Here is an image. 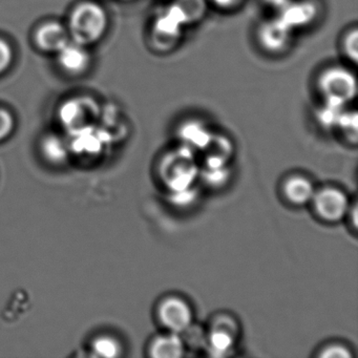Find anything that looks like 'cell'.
Returning <instances> with one entry per match:
<instances>
[{
  "mask_svg": "<svg viewBox=\"0 0 358 358\" xmlns=\"http://www.w3.org/2000/svg\"><path fill=\"white\" fill-rule=\"evenodd\" d=\"M278 10V17L293 31L309 27L318 14L317 7L311 0H290Z\"/></svg>",
  "mask_w": 358,
  "mask_h": 358,
  "instance_id": "obj_9",
  "label": "cell"
},
{
  "mask_svg": "<svg viewBox=\"0 0 358 358\" xmlns=\"http://www.w3.org/2000/svg\"><path fill=\"white\" fill-rule=\"evenodd\" d=\"M14 60V51L11 45L5 39L0 38V75L5 74Z\"/></svg>",
  "mask_w": 358,
  "mask_h": 358,
  "instance_id": "obj_21",
  "label": "cell"
},
{
  "mask_svg": "<svg viewBox=\"0 0 358 358\" xmlns=\"http://www.w3.org/2000/svg\"><path fill=\"white\" fill-rule=\"evenodd\" d=\"M236 334L223 329L213 328L208 341L211 351L215 355H225L226 352L230 351L234 347Z\"/></svg>",
  "mask_w": 358,
  "mask_h": 358,
  "instance_id": "obj_17",
  "label": "cell"
},
{
  "mask_svg": "<svg viewBox=\"0 0 358 358\" xmlns=\"http://www.w3.org/2000/svg\"><path fill=\"white\" fill-rule=\"evenodd\" d=\"M66 28L73 43L91 47L106 35L108 28V13L99 3L85 1L74 8Z\"/></svg>",
  "mask_w": 358,
  "mask_h": 358,
  "instance_id": "obj_1",
  "label": "cell"
},
{
  "mask_svg": "<svg viewBox=\"0 0 358 358\" xmlns=\"http://www.w3.org/2000/svg\"><path fill=\"white\" fill-rule=\"evenodd\" d=\"M34 41L43 53L57 55L72 41L66 26L58 22H48L37 29Z\"/></svg>",
  "mask_w": 358,
  "mask_h": 358,
  "instance_id": "obj_8",
  "label": "cell"
},
{
  "mask_svg": "<svg viewBox=\"0 0 358 358\" xmlns=\"http://www.w3.org/2000/svg\"><path fill=\"white\" fill-rule=\"evenodd\" d=\"M183 22L171 5L157 15L150 31V47L158 53H169L181 43Z\"/></svg>",
  "mask_w": 358,
  "mask_h": 358,
  "instance_id": "obj_3",
  "label": "cell"
},
{
  "mask_svg": "<svg viewBox=\"0 0 358 358\" xmlns=\"http://www.w3.org/2000/svg\"><path fill=\"white\" fill-rule=\"evenodd\" d=\"M99 116V104L87 96L72 98L64 102L59 110L62 124L75 134L90 131Z\"/></svg>",
  "mask_w": 358,
  "mask_h": 358,
  "instance_id": "obj_4",
  "label": "cell"
},
{
  "mask_svg": "<svg viewBox=\"0 0 358 358\" xmlns=\"http://www.w3.org/2000/svg\"><path fill=\"white\" fill-rule=\"evenodd\" d=\"M91 351L97 357H118L121 355V345L117 339L110 335H100L94 339Z\"/></svg>",
  "mask_w": 358,
  "mask_h": 358,
  "instance_id": "obj_15",
  "label": "cell"
},
{
  "mask_svg": "<svg viewBox=\"0 0 358 358\" xmlns=\"http://www.w3.org/2000/svg\"><path fill=\"white\" fill-rule=\"evenodd\" d=\"M311 203L318 217L329 223L343 220L350 208L349 200L345 192L333 187L315 190Z\"/></svg>",
  "mask_w": 358,
  "mask_h": 358,
  "instance_id": "obj_5",
  "label": "cell"
},
{
  "mask_svg": "<svg viewBox=\"0 0 358 358\" xmlns=\"http://www.w3.org/2000/svg\"><path fill=\"white\" fill-rule=\"evenodd\" d=\"M317 87L324 100L345 104L355 99L357 81L355 75L343 66H332L320 73Z\"/></svg>",
  "mask_w": 358,
  "mask_h": 358,
  "instance_id": "obj_2",
  "label": "cell"
},
{
  "mask_svg": "<svg viewBox=\"0 0 358 358\" xmlns=\"http://www.w3.org/2000/svg\"><path fill=\"white\" fill-rule=\"evenodd\" d=\"M15 120L11 112L0 108V142L7 139L13 133Z\"/></svg>",
  "mask_w": 358,
  "mask_h": 358,
  "instance_id": "obj_20",
  "label": "cell"
},
{
  "mask_svg": "<svg viewBox=\"0 0 358 358\" xmlns=\"http://www.w3.org/2000/svg\"><path fill=\"white\" fill-rule=\"evenodd\" d=\"M184 341L177 333L156 337L148 347L150 355L155 358H179L184 355Z\"/></svg>",
  "mask_w": 358,
  "mask_h": 358,
  "instance_id": "obj_11",
  "label": "cell"
},
{
  "mask_svg": "<svg viewBox=\"0 0 358 358\" xmlns=\"http://www.w3.org/2000/svg\"><path fill=\"white\" fill-rule=\"evenodd\" d=\"M124 1H129V0H124Z\"/></svg>",
  "mask_w": 358,
  "mask_h": 358,
  "instance_id": "obj_25",
  "label": "cell"
},
{
  "mask_svg": "<svg viewBox=\"0 0 358 358\" xmlns=\"http://www.w3.org/2000/svg\"><path fill=\"white\" fill-rule=\"evenodd\" d=\"M180 135L190 145L200 148H206L213 137L208 129L199 121H188L182 125Z\"/></svg>",
  "mask_w": 358,
  "mask_h": 358,
  "instance_id": "obj_14",
  "label": "cell"
},
{
  "mask_svg": "<svg viewBox=\"0 0 358 358\" xmlns=\"http://www.w3.org/2000/svg\"><path fill=\"white\" fill-rule=\"evenodd\" d=\"M343 110H345V106L324 99V103L316 113V119L322 127L331 129L336 127Z\"/></svg>",
  "mask_w": 358,
  "mask_h": 358,
  "instance_id": "obj_16",
  "label": "cell"
},
{
  "mask_svg": "<svg viewBox=\"0 0 358 358\" xmlns=\"http://www.w3.org/2000/svg\"><path fill=\"white\" fill-rule=\"evenodd\" d=\"M264 3L270 7L276 8V9H280L284 7L287 3H289L290 0H263Z\"/></svg>",
  "mask_w": 358,
  "mask_h": 358,
  "instance_id": "obj_24",
  "label": "cell"
},
{
  "mask_svg": "<svg viewBox=\"0 0 358 358\" xmlns=\"http://www.w3.org/2000/svg\"><path fill=\"white\" fill-rule=\"evenodd\" d=\"M336 127H341V131L348 138L355 141L357 138V113L355 110L347 112L343 110Z\"/></svg>",
  "mask_w": 358,
  "mask_h": 358,
  "instance_id": "obj_18",
  "label": "cell"
},
{
  "mask_svg": "<svg viewBox=\"0 0 358 358\" xmlns=\"http://www.w3.org/2000/svg\"><path fill=\"white\" fill-rule=\"evenodd\" d=\"M215 7L222 10H234L240 7L244 0H210Z\"/></svg>",
  "mask_w": 358,
  "mask_h": 358,
  "instance_id": "obj_23",
  "label": "cell"
},
{
  "mask_svg": "<svg viewBox=\"0 0 358 358\" xmlns=\"http://www.w3.org/2000/svg\"><path fill=\"white\" fill-rule=\"evenodd\" d=\"M282 192L293 205H306L311 203L315 189L309 180L301 176H293L285 182Z\"/></svg>",
  "mask_w": 358,
  "mask_h": 358,
  "instance_id": "obj_12",
  "label": "cell"
},
{
  "mask_svg": "<svg viewBox=\"0 0 358 358\" xmlns=\"http://www.w3.org/2000/svg\"><path fill=\"white\" fill-rule=\"evenodd\" d=\"M291 30L280 18L266 20L257 30L259 45L270 54H280L286 51L292 41Z\"/></svg>",
  "mask_w": 358,
  "mask_h": 358,
  "instance_id": "obj_7",
  "label": "cell"
},
{
  "mask_svg": "<svg viewBox=\"0 0 358 358\" xmlns=\"http://www.w3.org/2000/svg\"><path fill=\"white\" fill-rule=\"evenodd\" d=\"M184 26L198 24L206 15L207 0H173L171 3Z\"/></svg>",
  "mask_w": 358,
  "mask_h": 358,
  "instance_id": "obj_13",
  "label": "cell"
},
{
  "mask_svg": "<svg viewBox=\"0 0 358 358\" xmlns=\"http://www.w3.org/2000/svg\"><path fill=\"white\" fill-rule=\"evenodd\" d=\"M157 315L162 326L171 333L182 334L192 324V308L180 297H166L160 301Z\"/></svg>",
  "mask_w": 358,
  "mask_h": 358,
  "instance_id": "obj_6",
  "label": "cell"
},
{
  "mask_svg": "<svg viewBox=\"0 0 358 358\" xmlns=\"http://www.w3.org/2000/svg\"><path fill=\"white\" fill-rule=\"evenodd\" d=\"M341 49L345 57L352 62V64H357L358 60V31L357 29H353L349 31L345 35L341 43Z\"/></svg>",
  "mask_w": 358,
  "mask_h": 358,
  "instance_id": "obj_19",
  "label": "cell"
},
{
  "mask_svg": "<svg viewBox=\"0 0 358 358\" xmlns=\"http://www.w3.org/2000/svg\"><path fill=\"white\" fill-rule=\"evenodd\" d=\"M58 64L66 74L81 76L91 68L92 56L87 47L71 41L57 54Z\"/></svg>",
  "mask_w": 358,
  "mask_h": 358,
  "instance_id": "obj_10",
  "label": "cell"
},
{
  "mask_svg": "<svg viewBox=\"0 0 358 358\" xmlns=\"http://www.w3.org/2000/svg\"><path fill=\"white\" fill-rule=\"evenodd\" d=\"M320 356L322 358H349L352 355L343 345H331L324 348Z\"/></svg>",
  "mask_w": 358,
  "mask_h": 358,
  "instance_id": "obj_22",
  "label": "cell"
}]
</instances>
